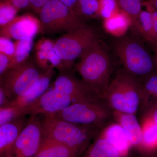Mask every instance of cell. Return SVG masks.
<instances>
[{
  "mask_svg": "<svg viewBox=\"0 0 157 157\" xmlns=\"http://www.w3.org/2000/svg\"><path fill=\"white\" fill-rule=\"evenodd\" d=\"M41 122L43 140L64 144L79 155L86 149L100 129L92 126L73 123L52 115L44 116Z\"/></svg>",
  "mask_w": 157,
  "mask_h": 157,
  "instance_id": "1",
  "label": "cell"
},
{
  "mask_svg": "<svg viewBox=\"0 0 157 157\" xmlns=\"http://www.w3.org/2000/svg\"><path fill=\"white\" fill-rule=\"evenodd\" d=\"M114 48L124 67L129 75L142 81L157 71V59L137 37L126 36L118 37Z\"/></svg>",
  "mask_w": 157,
  "mask_h": 157,
  "instance_id": "2",
  "label": "cell"
},
{
  "mask_svg": "<svg viewBox=\"0 0 157 157\" xmlns=\"http://www.w3.org/2000/svg\"><path fill=\"white\" fill-rule=\"evenodd\" d=\"M76 65L82 80L101 97L110 81L112 64L107 52L98 40L82 55Z\"/></svg>",
  "mask_w": 157,
  "mask_h": 157,
  "instance_id": "3",
  "label": "cell"
},
{
  "mask_svg": "<svg viewBox=\"0 0 157 157\" xmlns=\"http://www.w3.org/2000/svg\"><path fill=\"white\" fill-rule=\"evenodd\" d=\"M101 98L113 111L135 114L141 103L140 82L122 70L110 80Z\"/></svg>",
  "mask_w": 157,
  "mask_h": 157,
  "instance_id": "4",
  "label": "cell"
},
{
  "mask_svg": "<svg viewBox=\"0 0 157 157\" xmlns=\"http://www.w3.org/2000/svg\"><path fill=\"white\" fill-rule=\"evenodd\" d=\"M39 15L40 33L44 36L66 33L85 24L73 9L67 7L59 0H49L41 9Z\"/></svg>",
  "mask_w": 157,
  "mask_h": 157,
  "instance_id": "5",
  "label": "cell"
},
{
  "mask_svg": "<svg viewBox=\"0 0 157 157\" xmlns=\"http://www.w3.org/2000/svg\"><path fill=\"white\" fill-rule=\"evenodd\" d=\"M73 123L92 126L101 129L113 116V111L103 100L74 103L53 114Z\"/></svg>",
  "mask_w": 157,
  "mask_h": 157,
  "instance_id": "6",
  "label": "cell"
},
{
  "mask_svg": "<svg viewBox=\"0 0 157 157\" xmlns=\"http://www.w3.org/2000/svg\"><path fill=\"white\" fill-rule=\"evenodd\" d=\"M98 40L94 30L85 24L57 39L54 42L55 50L61 59L65 70Z\"/></svg>",
  "mask_w": 157,
  "mask_h": 157,
  "instance_id": "7",
  "label": "cell"
},
{
  "mask_svg": "<svg viewBox=\"0 0 157 157\" xmlns=\"http://www.w3.org/2000/svg\"><path fill=\"white\" fill-rule=\"evenodd\" d=\"M40 70L32 57L9 69L2 79L9 100L22 97L32 91L41 77L42 70Z\"/></svg>",
  "mask_w": 157,
  "mask_h": 157,
  "instance_id": "8",
  "label": "cell"
},
{
  "mask_svg": "<svg viewBox=\"0 0 157 157\" xmlns=\"http://www.w3.org/2000/svg\"><path fill=\"white\" fill-rule=\"evenodd\" d=\"M43 139L41 119L38 116H31L3 157H33L39 151Z\"/></svg>",
  "mask_w": 157,
  "mask_h": 157,
  "instance_id": "9",
  "label": "cell"
},
{
  "mask_svg": "<svg viewBox=\"0 0 157 157\" xmlns=\"http://www.w3.org/2000/svg\"><path fill=\"white\" fill-rule=\"evenodd\" d=\"M60 72L54 82V89L70 97L73 103L101 100V97L82 80L64 70Z\"/></svg>",
  "mask_w": 157,
  "mask_h": 157,
  "instance_id": "10",
  "label": "cell"
},
{
  "mask_svg": "<svg viewBox=\"0 0 157 157\" xmlns=\"http://www.w3.org/2000/svg\"><path fill=\"white\" fill-rule=\"evenodd\" d=\"M73 101L68 96L54 89L44 93L28 106L21 109L23 116L53 115L63 110Z\"/></svg>",
  "mask_w": 157,
  "mask_h": 157,
  "instance_id": "11",
  "label": "cell"
},
{
  "mask_svg": "<svg viewBox=\"0 0 157 157\" xmlns=\"http://www.w3.org/2000/svg\"><path fill=\"white\" fill-rule=\"evenodd\" d=\"M39 18L30 14L16 16L12 21L0 29V35L17 40H33L40 32Z\"/></svg>",
  "mask_w": 157,
  "mask_h": 157,
  "instance_id": "12",
  "label": "cell"
},
{
  "mask_svg": "<svg viewBox=\"0 0 157 157\" xmlns=\"http://www.w3.org/2000/svg\"><path fill=\"white\" fill-rule=\"evenodd\" d=\"M34 60L42 70L57 69L65 70L61 59L55 50L54 42L43 38L37 42L35 47Z\"/></svg>",
  "mask_w": 157,
  "mask_h": 157,
  "instance_id": "13",
  "label": "cell"
},
{
  "mask_svg": "<svg viewBox=\"0 0 157 157\" xmlns=\"http://www.w3.org/2000/svg\"><path fill=\"white\" fill-rule=\"evenodd\" d=\"M54 70V69H48L42 70L38 83L32 91L25 95L9 100L6 105L21 109L36 101L47 91L52 79L54 76L55 73Z\"/></svg>",
  "mask_w": 157,
  "mask_h": 157,
  "instance_id": "14",
  "label": "cell"
},
{
  "mask_svg": "<svg viewBox=\"0 0 157 157\" xmlns=\"http://www.w3.org/2000/svg\"><path fill=\"white\" fill-rule=\"evenodd\" d=\"M28 121L22 116L0 126V157L4 156Z\"/></svg>",
  "mask_w": 157,
  "mask_h": 157,
  "instance_id": "15",
  "label": "cell"
},
{
  "mask_svg": "<svg viewBox=\"0 0 157 157\" xmlns=\"http://www.w3.org/2000/svg\"><path fill=\"white\" fill-rule=\"evenodd\" d=\"M113 116L124 129L131 144L140 146L142 140V128L135 114L113 111Z\"/></svg>",
  "mask_w": 157,
  "mask_h": 157,
  "instance_id": "16",
  "label": "cell"
},
{
  "mask_svg": "<svg viewBox=\"0 0 157 157\" xmlns=\"http://www.w3.org/2000/svg\"><path fill=\"white\" fill-rule=\"evenodd\" d=\"M102 136L114 147L121 157L126 155L132 145L124 129L118 123L108 126Z\"/></svg>",
  "mask_w": 157,
  "mask_h": 157,
  "instance_id": "17",
  "label": "cell"
},
{
  "mask_svg": "<svg viewBox=\"0 0 157 157\" xmlns=\"http://www.w3.org/2000/svg\"><path fill=\"white\" fill-rule=\"evenodd\" d=\"M104 25L108 33L118 38L125 35L132 22L128 16L120 9L109 18L104 19Z\"/></svg>",
  "mask_w": 157,
  "mask_h": 157,
  "instance_id": "18",
  "label": "cell"
},
{
  "mask_svg": "<svg viewBox=\"0 0 157 157\" xmlns=\"http://www.w3.org/2000/svg\"><path fill=\"white\" fill-rule=\"evenodd\" d=\"M140 82V104L152 108L157 104V71Z\"/></svg>",
  "mask_w": 157,
  "mask_h": 157,
  "instance_id": "19",
  "label": "cell"
},
{
  "mask_svg": "<svg viewBox=\"0 0 157 157\" xmlns=\"http://www.w3.org/2000/svg\"><path fill=\"white\" fill-rule=\"evenodd\" d=\"M83 157H122L109 141L102 137L97 138Z\"/></svg>",
  "mask_w": 157,
  "mask_h": 157,
  "instance_id": "20",
  "label": "cell"
},
{
  "mask_svg": "<svg viewBox=\"0 0 157 157\" xmlns=\"http://www.w3.org/2000/svg\"><path fill=\"white\" fill-rule=\"evenodd\" d=\"M119 8L128 16L132 26L136 33H139L138 19L142 7L141 0H116Z\"/></svg>",
  "mask_w": 157,
  "mask_h": 157,
  "instance_id": "21",
  "label": "cell"
},
{
  "mask_svg": "<svg viewBox=\"0 0 157 157\" xmlns=\"http://www.w3.org/2000/svg\"><path fill=\"white\" fill-rule=\"evenodd\" d=\"M33 40H17L14 42V52L10 59L9 69L21 64L30 57L33 48Z\"/></svg>",
  "mask_w": 157,
  "mask_h": 157,
  "instance_id": "22",
  "label": "cell"
},
{
  "mask_svg": "<svg viewBox=\"0 0 157 157\" xmlns=\"http://www.w3.org/2000/svg\"><path fill=\"white\" fill-rule=\"evenodd\" d=\"M142 140L140 146L147 150L157 148V124L151 119L147 120L142 128Z\"/></svg>",
  "mask_w": 157,
  "mask_h": 157,
  "instance_id": "23",
  "label": "cell"
},
{
  "mask_svg": "<svg viewBox=\"0 0 157 157\" xmlns=\"http://www.w3.org/2000/svg\"><path fill=\"white\" fill-rule=\"evenodd\" d=\"M99 0H78L73 9L78 16L86 17L99 16Z\"/></svg>",
  "mask_w": 157,
  "mask_h": 157,
  "instance_id": "24",
  "label": "cell"
},
{
  "mask_svg": "<svg viewBox=\"0 0 157 157\" xmlns=\"http://www.w3.org/2000/svg\"><path fill=\"white\" fill-rule=\"evenodd\" d=\"M139 34L149 42H151L152 18L151 11H141L139 16Z\"/></svg>",
  "mask_w": 157,
  "mask_h": 157,
  "instance_id": "25",
  "label": "cell"
},
{
  "mask_svg": "<svg viewBox=\"0 0 157 157\" xmlns=\"http://www.w3.org/2000/svg\"><path fill=\"white\" fill-rule=\"evenodd\" d=\"M19 11L11 3L0 2V29L7 25L17 16Z\"/></svg>",
  "mask_w": 157,
  "mask_h": 157,
  "instance_id": "26",
  "label": "cell"
},
{
  "mask_svg": "<svg viewBox=\"0 0 157 157\" xmlns=\"http://www.w3.org/2000/svg\"><path fill=\"white\" fill-rule=\"evenodd\" d=\"M119 10L116 0H99V16L104 19L109 18Z\"/></svg>",
  "mask_w": 157,
  "mask_h": 157,
  "instance_id": "27",
  "label": "cell"
},
{
  "mask_svg": "<svg viewBox=\"0 0 157 157\" xmlns=\"http://www.w3.org/2000/svg\"><path fill=\"white\" fill-rule=\"evenodd\" d=\"M22 117L20 109L8 106L0 108V126Z\"/></svg>",
  "mask_w": 157,
  "mask_h": 157,
  "instance_id": "28",
  "label": "cell"
},
{
  "mask_svg": "<svg viewBox=\"0 0 157 157\" xmlns=\"http://www.w3.org/2000/svg\"><path fill=\"white\" fill-rule=\"evenodd\" d=\"M14 52V42L11 39L0 35V53L12 57Z\"/></svg>",
  "mask_w": 157,
  "mask_h": 157,
  "instance_id": "29",
  "label": "cell"
},
{
  "mask_svg": "<svg viewBox=\"0 0 157 157\" xmlns=\"http://www.w3.org/2000/svg\"><path fill=\"white\" fill-rule=\"evenodd\" d=\"M10 58L7 56L0 53V81L9 70Z\"/></svg>",
  "mask_w": 157,
  "mask_h": 157,
  "instance_id": "30",
  "label": "cell"
},
{
  "mask_svg": "<svg viewBox=\"0 0 157 157\" xmlns=\"http://www.w3.org/2000/svg\"><path fill=\"white\" fill-rule=\"evenodd\" d=\"M49 0H29V7L39 14L42 8L49 2Z\"/></svg>",
  "mask_w": 157,
  "mask_h": 157,
  "instance_id": "31",
  "label": "cell"
},
{
  "mask_svg": "<svg viewBox=\"0 0 157 157\" xmlns=\"http://www.w3.org/2000/svg\"><path fill=\"white\" fill-rule=\"evenodd\" d=\"M0 2H7L11 3L19 10L29 7V0H0Z\"/></svg>",
  "mask_w": 157,
  "mask_h": 157,
  "instance_id": "32",
  "label": "cell"
},
{
  "mask_svg": "<svg viewBox=\"0 0 157 157\" xmlns=\"http://www.w3.org/2000/svg\"><path fill=\"white\" fill-rule=\"evenodd\" d=\"M152 18V32L151 43L155 41L157 37V10L151 11Z\"/></svg>",
  "mask_w": 157,
  "mask_h": 157,
  "instance_id": "33",
  "label": "cell"
},
{
  "mask_svg": "<svg viewBox=\"0 0 157 157\" xmlns=\"http://www.w3.org/2000/svg\"><path fill=\"white\" fill-rule=\"evenodd\" d=\"M9 101L2 81H0V108L5 106Z\"/></svg>",
  "mask_w": 157,
  "mask_h": 157,
  "instance_id": "34",
  "label": "cell"
},
{
  "mask_svg": "<svg viewBox=\"0 0 157 157\" xmlns=\"http://www.w3.org/2000/svg\"><path fill=\"white\" fill-rule=\"evenodd\" d=\"M33 157H54L43 147L41 146L39 151Z\"/></svg>",
  "mask_w": 157,
  "mask_h": 157,
  "instance_id": "35",
  "label": "cell"
},
{
  "mask_svg": "<svg viewBox=\"0 0 157 157\" xmlns=\"http://www.w3.org/2000/svg\"><path fill=\"white\" fill-rule=\"evenodd\" d=\"M70 9H74L78 0H59Z\"/></svg>",
  "mask_w": 157,
  "mask_h": 157,
  "instance_id": "36",
  "label": "cell"
},
{
  "mask_svg": "<svg viewBox=\"0 0 157 157\" xmlns=\"http://www.w3.org/2000/svg\"><path fill=\"white\" fill-rule=\"evenodd\" d=\"M150 118L157 124V104L152 108L151 116Z\"/></svg>",
  "mask_w": 157,
  "mask_h": 157,
  "instance_id": "37",
  "label": "cell"
},
{
  "mask_svg": "<svg viewBox=\"0 0 157 157\" xmlns=\"http://www.w3.org/2000/svg\"><path fill=\"white\" fill-rule=\"evenodd\" d=\"M150 43H151L152 46V48L153 49L154 52L155 56L157 59V45L154 43L150 42Z\"/></svg>",
  "mask_w": 157,
  "mask_h": 157,
  "instance_id": "38",
  "label": "cell"
},
{
  "mask_svg": "<svg viewBox=\"0 0 157 157\" xmlns=\"http://www.w3.org/2000/svg\"><path fill=\"white\" fill-rule=\"evenodd\" d=\"M151 2L153 4L154 6L155 7L157 10V1H151Z\"/></svg>",
  "mask_w": 157,
  "mask_h": 157,
  "instance_id": "39",
  "label": "cell"
},
{
  "mask_svg": "<svg viewBox=\"0 0 157 157\" xmlns=\"http://www.w3.org/2000/svg\"><path fill=\"white\" fill-rule=\"evenodd\" d=\"M153 43H154L155 44H156V45H157V37L155 41V42H153Z\"/></svg>",
  "mask_w": 157,
  "mask_h": 157,
  "instance_id": "40",
  "label": "cell"
},
{
  "mask_svg": "<svg viewBox=\"0 0 157 157\" xmlns=\"http://www.w3.org/2000/svg\"><path fill=\"white\" fill-rule=\"evenodd\" d=\"M157 1V0H151V1Z\"/></svg>",
  "mask_w": 157,
  "mask_h": 157,
  "instance_id": "41",
  "label": "cell"
}]
</instances>
